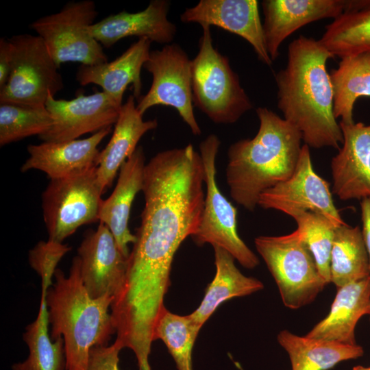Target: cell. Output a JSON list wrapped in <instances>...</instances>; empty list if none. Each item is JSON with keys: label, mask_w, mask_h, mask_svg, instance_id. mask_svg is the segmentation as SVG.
Returning a JSON list of instances; mask_svg holds the SVG:
<instances>
[{"label": "cell", "mask_w": 370, "mask_h": 370, "mask_svg": "<svg viewBox=\"0 0 370 370\" xmlns=\"http://www.w3.org/2000/svg\"><path fill=\"white\" fill-rule=\"evenodd\" d=\"M334 58L319 40L299 36L288 47L285 68L275 76L278 108L309 147L339 149L343 133L333 112L326 63Z\"/></svg>", "instance_id": "cell-1"}, {"label": "cell", "mask_w": 370, "mask_h": 370, "mask_svg": "<svg viewBox=\"0 0 370 370\" xmlns=\"http://www.w3.org/2000/svg\"><path fill=\"white\" fill-rule=\"evenodd\" d=\"M256 111L258 131L230 146L225 171L231 197L250 212L262 193L291 176L303 141L298 129L274 112L265 107Z\"/></svg>", "instance_id": "cell-2"}, {"label": "cell", "mask_w": 370, "mask_h": 370, "mask_svg": "<svg viewBox=\"0 0 370 370\" xmlns=\"http://www.w3.org/2000/svg\"><path fill=\"white\" fill-rule=\"evenodd\" d=\"M46 295L52 340L62 337L66 370H88L90 349L108 345L116 329L110 312L114 298H92L84 286L80 261H72L69 276L57 269Z\"/></svg>", "instance_id": "cell-3"}, {"label": "cell", "mask_w": 370, "mask_h": 370, "mask_svg": "<svg viewBox=\"0 0 370 370\" xmlns=\"http://www.w3.org/2000/svg\"><path fill=\"white\" fill-rule=\"evenodd\" d=\"M201 27L199 51L191 60L193 104L215 123H234L253 104L228 58L213 46L210 26Z\"/></svg>", "instance_id": "cell-4"}, {"label": "cell", "mask_w": 370, "mask_h": 370, "mask_svg": "<svg viewBox=\"0 0 370 370\" xmlns=\"http://www.w3.org/2000/svg\"><path fill=\"white\" fill-rule=\"evenodd\" d=\"M254 244L286 307L295 310L311 304L328 284L297 229L286 235L259 236Z\"/></svg>", "instance_id": "cell-5"}, {"label": "cell", "mask_w": 370, "mask_h": 370, "mask_svg": "<svg viewBox=\"0 0 370 370\" xmlns=\"http://www.w3.org/2000/svg\"><path fill=\"white\" fill-rule=\"evenodd\" d=\"M220 145L215 134H210L199 145L206 193L201 222L191 238L198 246L208 243L223 248L243 267L252 269L259 264V258L239 236L236 208L221 192L217 182L216 161Z\"/></svg>", "instance_id": "cell-6"}, {"label": "cell", "mask_w": 370, "mask_h": 370, "mask_svg": "<svg viewBox=\"0 0 370 370\" xmlns=\"http://www.w3.org/2000/svg\"><path fill=\"white\" fill-rule=\"evenodd\" d=\"M103 193L97 166L50 180L41 196L49 240L63 243L79 227L98 221Z\"/></svg>", "instance_id": "cell-7"}, {"label": "cell", "mask_w": 370, "mask_h": 370, "mask_svg": "<svg viewBox=\"0 0 370 370\" xmlns=\"http://www.w3.org/2000/svg\"><path fill=\"white\" fill-rule=\"evenodd\" d=\"M12 67L5 85L0 89V103L45 106L49 95L64 88L58 66L38 35L18 34L9 38Z\"/></svg>", "instance_id": "cell-8"}, {"label": "cell", "mask_w": 370, "mask_h": 370, "mask_svg": "<svg viewBox=\"0 0 370 370\" xmlns=\"http://www.w3.org/2000/svg\"><path fill=\"white\" fill-rule=\"evenodd\" d=\"M97 15L91 0L69 2L58 12L36 20L30 27L42 39L58 68L68 62L95 65L108 62L102 45L89 32Z\"/></svg>", "instance_id": "cell-9"}, {"label": "cell", "mask_w": 370, "mask_h": 370, "mask_svg": "<svg viewBox=\"0 0 370 370\" xmlns=\"http://www.w3.org/2000/svg\"><path fill=\"white\" fill-rule=\"evenodd\" d=\"M143 68L152 75L147 93L138 101L136 108L143 114L162 105L175 108L195 136L201 130L195 119L191 82V60L176 43L150 51Z\"/></svg>", "instance_id": "cell-10"}, {"label": "cell", "mask_w": 370, "mask_h": 370, "mask_svg": "<svg viewBox=\"0 0 370 370\" xmlns=\"http://www.w3.org/2000/svg\"><path fill=\"white\" fill-rule=\"evenodd\" d=\"M258 206L280 211L292 218L300 213L314 212L325 217L337 227L346 224L334 205L330 184L314 171L310 147L306 144L291 176L262 193Z\"/></svg>", "instance_id": "cell-11"}, {"label": "cell", "mask_w": 370, "mask_h": 370, "mask_svg": "<svg viewBox=\"0 0 370 370\" xmlns=\"http://www.w3.org/2000/svg\"><path fill=\"white\" fill-rule=\"evenodd\" d=\"M45 108L53 119L50 129L39 136L43 142H64L112 127L121 106L102 92L79 95L71 100L49 95Z\"/></svg>", "instance_id": "cell-12"}, {"label": "cell", "mask_w": 370, "mask_h": 370, "mask_svg": "<svg viewBox=\"0 0 370 370\" xmlns=\"http://www.w3.org/2000/svg\"><path fill=\"white\" fill-rule=\"evenodd\" d=\"M77 256L82 280L90 297L108 295L115 299L125 282L127 258L105 224L99 223L95 230L86 231L77 248Z\"/></svg>", "instance_id": "cell-13"}, {"label": "cell", "mask_w": 370, "mask_h": 370, "mask_svg": "<svg viewBox=\"0 0 370 370\" xmlns=\"http://www.w3.org/2000/svg\"><path fill=\"white\" fill-rule=\"evenodd\" d=\"M257 0H201L180 15L183 23L217 26L247 41L257 58L270 66Z\"/></svg>", "instance_id": "cell-14"}, {"label": "cell", "mask_w": 370, "mask_h": 370, "mask_svg": "<svg viewBox=\"0 0 370 370\" xmlns=\"http://www.w3.org/2000/svg\"><path fill=\"white\" fill-rule=\"evenodd\" d=\"M339 125L343 142L331 160L332 192L342 201L370 197V124Z\"/></svg>", "instance_id": "cell-15"}, {"label": "cell", "mask_w": 370, "mask_h": 370, "mask_svg": "<svg viewBox=\"0 0 370 370\" xmlns=\"http://www.w3.org/2000/svg\"><path fill=\"white\" fill-rule=\"evenodd\" d=\"M262 6L265 44L273 62L291 34L312 22L347 12L349 0H264Z\"/></svg>", "instance_id": "cell-16"}, {"label": "cell", "mask_w": 370, "mask_h": 370, "mask_svg": "<svg viewBox=\"0 0 370 370\" xmlns=\"http://www.w3.org/2000/svg\"><path fill=\"white\" fill-rule=\"evenodd\" d=\"M169 6L167 0H152L142 11H123L109 15L90 25L89 32L102 47L107 48L130 36L168 45L176 33L175 25L167 18Z\"/></svg>", "instance_id": "cell-17"}, {"label": "cell", "mask_w": 370, "mask_h": 370, "mask_svg": "<svg viewBox=\"0 0 370 370\" xmlns=\"http://www.w3.org/2000/svg\"><path fill=\"white\" fill-rule=\"evenodd\" d=\"M111 129L112 127L103 129L83 139L29 145V157L21 166V171L39 170L53 180L97 166L100 153L98 146Z\"/></svg>", "instance_id": "cell-18"}, {"label": "cell", "mask_w": 370, "mask_h": 370, "mask_svg": "<svg viewBox=\"0 0 370 370\" xmlns=\"http://www.w3.org/2000/svg\"><path fill=\"white\" fill-rule=\"evenodd\" d=\"M151 42L140 38L112 62L95 65H80L75 79L81 86L90 84L101 86L103 91L119 106L130 84L137 101L141 98V70L150 53Z\"/></svg>", "instance_id": "cell-19"}, {"label": "cell", "mask_w": 370, "mask_h": 370, "mask_svg": "<svg viewBox=\"0 0 370 370\" xmlns=\"http://www.w3.org/2000/svg\"><path fill=\"white\" fill-rule=\"evenodd\" d=\"M145 157L138 146L121 166L116 184L112 194L102 200L99 221L105 224L113 234L122 254L128 258V244L134 243L136 236L128 226L132 202L144 183Z\"/></svg>", "instance_id": "cell-20"}, {"label": "cell", "mask_w": 370, "mask_h": 370, "mask_svg": "<svg viewBox=\"0 0 370 370\" xmlns=\"http://www.w3.org/2000/svg\"><path fill=\"white\" fill-rule=\"evenodd\" d=\"M135 99L132 95L123 103L111 138L100 151L97 176L103 192L111 186L118 171L134 153L143 136L158 126L156 119L143 120Z\"/></svg>", "instance_id": "cell-21"}, {"label": "cell", "mask_w": 370, "mask_h": 370, "mask_svg": "<svg viewBox=\"0 0 370 370\" xmlns=\"http://www.w3.org/2000/svg\"><path fill=\"white\" fill-rule=\"evenodd\" d=\"M369 304V278L338 287L328 314L305 336L355 345L356 326L367 314Z\"/></svg>", "instance_id": "cell-22"}, {"label": "cell", "mask_w": 370, "mask_h": 370, "mask_svg": "<svg viewBox=\"0 0 370 370\" xmlns=\"http://www.w3.org/2000/svg\"><path fill=\"white\" fill-rule=\"evenodd\" d=\"M216 272L208 285L204 298L197 308L189 314L201 328L219 306L234 297L249 295L264 288L257 278L248 277L237 268L234 257L218 246H212Z\"/></svg>", "instance_id": "cell-23"}, {"label": "cell", "mask_w": 370, "mask_h": 370, "mask_svg": "<svg viewBox=\"0 0 370 370\" xmlns=\"http://www.w3.org/2000/svg\"><path fill=\"white\" fill-rule=\"evenodd\" d=\"M277 340L287 352L292 370H328L364 354L363 348L357 344L300 336L287 330L280 331Z\"/></svg>", "instance_id": "cell-24"}, {"label": "cell", "mask_w": 370, "mask_h": 370, "mask_svg": "<svg viewBox=\"0 0 370 370\" xmlns=\"http://www.w3.org/2000/svg\"><path fill=\"white\" fill-rule=\"evenodd\" d=\"M333 90V112L341 122L352 123L353 109L360 97H370V53L341 58L330 73Z\"/></svg>", "instance_id": "cell-25"}, {"label": "cell", "mask_w": 370, "mask_h": 370, "mask_svg": "<svg viewBox=\"0 0 370 370\" xmlns=\"http://www.w3.org/2000/svg\"><path fill=\"white\" fill-rule=\"evenodd\" d=\"M49 286L41 284V299L36 320L26 327L23 340L29 349L27 358L12 365V370H66L64 340H52L49 333L46 295Z\"/></svg>", "instance_id": "cell-26"}, {"label": "cell", "mask_w": 370, "mask_h": 370, "mask_svg": "<svg viewBox=\"0 0 370 370\" xmlns=\"http://www.w3.org/2000/svg\"><path fill=\"white\" fill-rule=\"evenodd\" d=\"M330 273L336 288L369 278V255L359 226L346 223L336 227Z\"/></svg>", "instance_id": "cell-27"}, {"label": "cell", "mask_w": 370, "mask_h": 370, "mask_svg": "<svg viewBox=\"0 0 370 370\" xmlns=\"http://www.w3.org/2000/svg\"><path fill=\"white\" fill-rule=\"evenodd\" d=\"M319 40L334 57L370 53V10L343 13L325 26Z\"/></svg>", "instance_id": "cell-28"}, {"label": "cell", "mask_w": 370, "mask_h": 370, "mask_svg": "<svg viewBox=\"0 0 370 370\" xmlns=\"http://www.w3.org/2000/svg\"><path fill=\"white\" fill-rule=\"evenodd\" d=\"M201 329L189 314H177L165 307L157 320L153 339L165 344L177 370H193V347Z\"/></svg>", "instance_id": "cell-29"}, {"label": "cell", "mask_w": 370, "mask_h": 370, "mask_svg": "<svg viewBox=\"0 0 370 370\" xmlns=\"http://www.w3.org/2000/svg\"><path fill=\"white\" fill-rule=\"evenodd\" d=\"M52 123V116L45 106L0 103V146L34 135L40 136Z\"/></svg>", "instance_id": "cell-30"}, {"label": "cell", "mask_w": 370, "mask_h": 370, "mask_svg": "<svg viewBox=\"0 0 370 370\" xmlns=\"http://www.w3.org/2000/svg\"><path fill=\"white\" fill-rule=\"evenodd\" d=\"M293 219L314 256L321 277L330 284V254L337 226L325 217L310 212L300 213Z\"/></svg>", "instance_id": "cell-31"}, {"label": "cell", "mask_w": 370, "mask_h": 370, "mask_svg": "<svg viewBox=\"0 0 370 370\" xmlns=\"http://www.w3.org/2000/svg\"><path fill=\"white\" fill-rule=\"evenodd\" d=\"M71 250L63 243L49 240L39 241L29 251L30 267L40 275L41 282L52 285V278L60 260Z\"/></svg>", "instance_id": "cell-32"}, {"label": "cell", "mask_w": 370, "mask_h": 370, "mask_svg": "<svg viewBox=\"0 0 370 370\" xmlns=\"http://www.w3.org/2000/svg\"><path fill=\"white\" fill-rule=\"evenodd\" d=\"M122 349L116 341L110 345L92 347L89 355L88 370H120L119 353Z\"/></svg>", "instance_id": "cell-33"}, {"label": "cell", "mask_w": 370, "mask_h": 370, "mask_svg": "<svg viewBox=\"0 0 370 370\" xmlns=\"http://www.w3.org/2000/svg\"><path fill=\"white\" fill-rule=\"evenodd\" d=\"M12 67V47L9 39H0V89L6 84Z\"/></svg>", "instance_id": "cell-34"}, {"label": "cell", "mask_w": 370, "mask_h": 370, "mask_svg": "<svg viewBox=\"0 0 370 370\" xmlns=\"http://www.w3.org/2000/svg\"><path fill=\"white\" fill-rule=\"evenodd\" d=\"M361 221L362 224V234L367 248L370 267V197L360 200ZM370 280V275H369Z\"/></svg>", "instance_id": "cell-35"}, {"label": "cell", "mask_w": 370, "mask_h": 370, "mask_svg": "<svg viewBox=\"0 0 370 370\" xmlns=\"http://www.w3.org/2000/svg\"><path fill=\"white\" fill-rule=\"evenodd\" d=\"M352 370H370V367H364L361 365H357L354 367Z\"/></svg>", "instance_id": "cell-36"}, {"label": "cell", "mask_w": 370, "mask_h": 370, "mask_svg": "<svg viewBox=\"0 0 370 370\" xmlns=\"http://www.w3.org/2000/svg\"><path fill=\"white\" fill-rule=\"evenodd\" d=\"M367 314L369 316V321H370V304H369V310H368V313Z\"/></svg>", "instance_id": "cell-37"}]
</instances>
